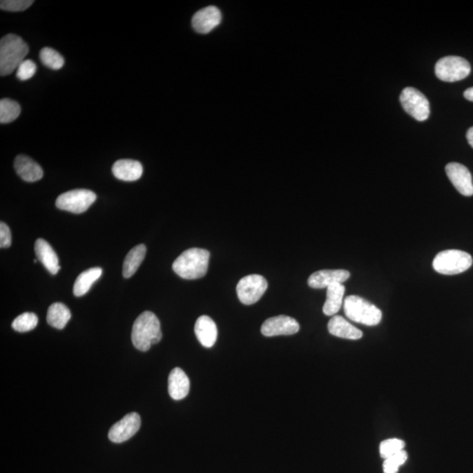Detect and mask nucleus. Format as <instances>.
I'll use <instances>...</instances> for the list:
<instances>
[{
	"mask_svg": "<svg viewBox=\"0 0 473 473\" xmlns=\"http://www.w3.org/2000/svg\"><path fill=\"white\" fill-rule=\"evenodd\" d=\"M162 338L161 324L153 312H143L137 318L132 331V341L137 350L148 351L152 345L158 344Z\"/></svg>",
	"mask_w": 473,
	"mask_h": 473,
	"instance_id": "obj_1",
	"label": "nucleus"
},
{
	"mask_svg": "<svg viewBox=\"0 0 473 473\" xmlns=\"http://www.w3.org/2000/svg\"><path fill=\"white\" fill-rule=\"evenodd\" d=\"M210 253L201 248H191L184 251L173 263L176 275L185 280L203 278L209 267Z\"/></svg>",
	"mask_w": 473,
	"mask_h": 473,
	"instance_id": "obj_2",
	"label": "nucleus"
},
{
	"mask_svg": "<svg viewBox=\"0 0 473 473\" xmlns=\"http://www.w3.org/2000/svg\"><path fill=\"white\" fill-rule=\"evenodd\" d=\"M28 46L18 35L10 34L0 41V75L8 76L17 70L28 54Z\"/></svg>",
	"mask_w": 473,
	"mask_h": 473,
	"instance_id": "obj_3",
	"label": "nucleus"
},
{
	"mask_svg": "<svg viewBox=\"0 0 473 473\" xmlns=\"http://www.w3.org/2000/svg\"><path fill=\"white\" fill-rule=\"evenodd\" d=\"M345 315L350 320L367 326L380 324L383 312L373 303L358 296H347L345 300Z\"/></svg>",
	"mask_w": 473,
	"mask_h": 473,
	"instance_id": "obj_4",
	"label": "nucleus"
},
{
	"mask_svg": "<svg viewBox=\"0 0 473 473\" xmlns=\"http://www.w3.org/2000/svg\"><path fill=\"white\" fill-rule=\"evenodd\" d=\"M472 262V256L464 251L445 250L435 257L433 267L441 275L454 276L469 269Z\"/></svg>",
	"mask_w": 473,
	"mask_h": 473,
	"instance_id": "obj_5",
	"label": "nucleus"
},
{
	"mask_svg": "<svg viewBox=\"0 0 473 473\" xmlns=\"http://www.w3.org/2000/svg\"><path fill=\"white\" fill-rule=\"evenodd\" d=\"M435 73L438 79L453 83L467 77L471 73V65L465 58L451 55L437 61Z\"/></svg>",
	"mask_w": 473,
	"mask_h": 473,
	"instance_id": "obj_6",
	"label": "nucleus"
},
{
	"mask_svg": "<svg viewBox=\"0 0 473 473\" xmlns=\"http://www.w3.org/2000/svg\"><path fill=\"white\" fill-rule=\"evenodd\" d=\"M96 199L97 195L89 189H74L59 195L55 205L60 210L81 214L86 212Z\"/></svg>",
	"mask_w": 473,
	"mask_h": 473,
	"instance_id": "obj_7",
	"label": "nucleus"
},
{
	"mask_svg": "<svg viewBox=\"0 0 473 473\" xmlns=\"http://www.w3.org/2000/svg\"><path fill=\"white\" fill-rule=\"evenodd\" d=\"M400 100L404 110L417 122L428 119L430 113L429 100L420 90L407 87L401 93Z\"/></svg>",
	"mask_w": 473,
	"mask_h": 473,
	"instance_id": "obj_8",
	"label": "nucleus"
},
{
	"mask_svg": "<svg viewBox=\"0 0 473 473\" xmlns=\"http://www.w3.org/2000/svg\"><path fill=\"white\" fill-rule=\"evenodd\" d=\"M267 280L260 275H250L241 279L237 285L238 298L244 305H252L262 298L267 289Z\"/></svg>",
	"mask_w": 473,
	"mask_h": 473,
	"instance_id": "obj_9",
	"label": "nucleus"
},
{
	"mask_svg": "<svg viewBox=\"0 0 473 473\" xmlns=\"http://www.w3.org/2000/svg\"><path fill=\"white\" fill-rule=\"evenodd\" d=\"M142 425V419L135 412L127 414L119 422L114 424L108 433L110 441L122 443L131 438L139 432Z\"/></svg>",
	"mask_w": 473,
	"mask_h": 473,
	"instance_id": "obj_10",
	"label": "nucleus"
},
{
	"mask_svg": "<svg viewBox=\"0 0 473 473\" xmlns=\"http://www.w3.org/2000/svg\"><path fill=\"white\" fill-rule=\"evenodd\" d=\"M447 176L460 194L465 197L473 195L472 176L465 166L458 162H451L445 168Z\"/></svg>",
	"mask_w": 473,
	"mask_h": 473,
	"instance_id": "obj_11",
	"label": "nucleus"
},
{
	"mask_svg": "<svg viewBox=\"0 0 473 473\" xmlns=\"http://www.w3.org/2000/svg\"><path fill=\"white\" fill-rule=\"evenodd\" d=\"M300 325L296 319L288 316H278L267 319L262 326V334L266 337L288 336L298 334Z\"/></svg>",
	"mask_w": 473,
	"mask_h": 473,
	"instance_id": "obj_12",
	"label": "nucleus"
},
{
	"mask_svg": "<svg viewBox=\"0 0 473 473\" xmlns=\"http://www.w3.org/2000/svg\"><path fill=\"white\" fill-rule=\"evenodd\" d=\"M222 15L216 6H208L198 11L192 18V27L199 34H208L220 24Z\"/></svg>",
	"mask_w": 473,
	"mask_h": 473,
	"instance_id": "obj_13",
	"label": "nucleus"
},
{
	"mask_svg": "<svg viewBox=\"0 0 473 473\" xmlns=\"http://www.w3.org/2000/svg\"><path fill=\"white\" fill-rule=\"evenodd\" d=\"M350 276V273L344 269L320 270L309 276L308 284L312 289H327L334 284L347 282Z\"/></svg>",
	"mask_w": 473,
	"mask_h": 473,
	"instance_id": "obj_14",
	"label": "nucleus"
},
{
	"mask_svg": "<svg viewBox=\"0 0 473 473\" xmlns=\"http://www.w3.org/2000/svg\"><path fill=\"white\" fill-rule=\"evenodd\" d=\"M114 176L119 180L135 182L139 180L143 174L142 163L135 160H119L113 166Z\"/></svg>",
	"mask_w": 473,
	"mask_h": 473,
	"instance_id": "obj_15",
	"label": "nucleus"
},
{
	"mask_svg": "<svg viewBox=\"0 0 473 473\" xmlns=\"http://www.w3.org/2000/svg\"><path fill=\"white\" fill-rule=\"evenodd\" d=\"M15 168L19 177L25 182H35L44 177L41 166L28 156H17L15 161Z\"/></svg>",
	"mask_w": 473,
	"mask_h": 473,
	"instance_id": "obj_16",
	"label": "nucleus"
},
{
	"mask_svg": "<svg viewBox=\"0 0 473 473\" xmlns=\"http://www.w3.org/2000/svg\"><path fill=\"white\" fill-rule=\"evenodd\" d=\"M195 334L203 347L211 348L218 338L217 325L210 316H202L195 322Z\"/></svg>",
	"mask_w": 473,
	"mask_h": 473,
	"instance_id": "obj_17",
	"label": "nucleus"
},
{
	"mask_svg": "<svg viewBox=\"0 0 473 473\" xmlns=\"http://www.w3.org/2000/svg\"><path fill=\"white\" fill-rule=\"evenodd\" d=\"M191 383L181 368L176 367L171 371L168 376V394L175 400L184 399L189 392Z\"/></svg>",
	"mask_w": 473,
	"mask_h": 473,
	"instance_id": "obj_18",
	"label": "nucleus"
},
{
	"mask_svg": "<svg viewBox=\"0 0 473 473\" xmlns=\"http://www.w3.org/2000/svg\"><path fill=\"white\" fill-rule=\"evenodd\" d=\"M328 331L335 337L351 339V340H358L363 336L360 329L351 325L340 316H334V318L329 320Z\"/></svg>",
	"mask_w": 473,
	"mask_h": 473,
	"instance_id": "obj_19",
	"label": "nucleus"
},
{
	"mask_svg": "<svg viewBox=\"0 0 473 473\" xmlns=\"http://www.w3.org/2000/svg\"><path fill=\"white\" fill-rule=\"evenodd\" d=\"M35 250L39 262L44 264L52 275H57L61 267L59 266L57 254L50 244L44 240L39 239L35 242Z\"/></svg>",
	"mask_w": 473,
	"mask_h": 473,
	"instance_id": "obj_20",
	"label": "nucleus"
},
{
	"mask_svg": "<svg viewBox=\"0 0 473 473\" xmlns=\"http://www.w3.org/2000/svg\"><path fill=\"white\" fill-rule=\"evenodd\" d=\"M345 288L342 283L334 284L327 288L326 293V301L325 302L324 311L326 316H335L340 311L344 299Z\"/></svg>",
	"mask_w": 473,
	"mask_h": 473,
	"instance_id": "obj_21",
	"label": "nucleus"
},
{
	"mask_svg": "<svg viewBox=\"0 0 473 473\" xmlns=\"http://www.w3.org/2000/svg\"><path fill=\"white\" fill-rule=\"evenodd\" d=\"M146 253V247L143 244H138V246L130 250L123 264V276L125 278H131L135 275L139 266L142 265L143 260H144Z\"/></svg>",
	"mask_w": 473,
	"mask_h": 473,
	"instance_id": "obj_22",
	"label": "nucleus"
},
{
	"mask_svg": "<svg viewBox=\"0 0 473 473\" xmlns=\"http://www.w3.org/2000/svg\"><path fill=\"white\" fill-rule=\"evenodd\" d=\"M103 270L100 267H93L84 271L83 273L78 276L76 282L74 284L73 292L74 295L80 298L86 295L89 291L91 286L95 282H97L102 276Z\"/></svg>",
	"mask_w": 473,
	"mask_h": 473,
	"instance_id": "obj_23",
	"label": "nucleus"
},
{
	"mask_svg": "<svg viewBox=\"0 0 473 473\" xmlns=\"http://www.w3.org/2000/svg\"><path fill=\"white\" fill-rule=\"evenodd\" d=\"M71 318V313L64 303L55 302L48 308V324L55 329H63Z\"/></svg>",
	"mask_w": 473,
	"mask_h": 473,
	"instance_id": "obj_24",
	"label": "nucleus"
},
{
	"mask_svg": "<svg viewBox=\"0 0 473 473\" xmlns=\"http://www.w3.org/2000/svg\"><path fill=\"white\" fill-rule=\"evenodd\" d=\"M21 114V106L14 100L4 99L0 101V123L15 122Z\"/></svg>",
	"mask_w": 473,
	"mask_h": 473,
	"instance_id": "obj_25",
	"label": "nucleus"
},
{
	"mask_svg": "<svg viewBox=\"0 0 473 473\" xmlns=\"http://www.w3.org/2000/svg\"><path fill=\"white\" fill-rule=\"evenodd\" d=\"M41 63L51 70H57L64 67V58L51 48H42L40 53Z\"/></svg>",
	"mask_w": 473,
	"mask_h": 473,
	"instance_id": "obj_26",
	"label": "nucleus"
},
{
	"mask_svg": "<svg viewBox=\"0 0 473 473\" xmlns=\"http://www.w3.org/2000/svg\"><path fill=\"white\" fill-rule=\"evenodd\" d=\"M38 322L37 315L34 313L26 312L16 318L12 326L16 331L28 332L37 327Z\"/></svg>",
	"mask_w": 473,
	"mask_h": 473,
	"instance_id": "obj_27",
	"label": "nucleus"
},
{
	"mask_svg": "<svg viewBox=\"0 0 473 473\" xmlns=\"http://www.w3.org/2000/svg\"><path fill=\"white\" fill-rule=\"evenodd\" d=\"M405 443L403 440L391 438L384 440L380 445V454L381 458L387 459L396 453L403 451L405 448Z\"/></svg>",
	"mask_w": 473,
	"mask_h": 473,
	"instance_id": "obj_28",
	"label": "nucleus"
},
{
	"mask_svg": "<svg viewBox=\"0 0 473 473\" xmlns=\"http://www.w3.org/2000/svg\"><path fill=\"white\" fill-rule=\"evenodd\" d=\"M407 459V453L404 451L396 453L390 458L384 459V473H397L401 465L405 464Z\"/></svg>",
	"mask_w": 473,
	"mask_h": 473,
	"instance_id": "obj_29",
	"label": "nucleus"
},
{
	"mask_svg": "<svg viewBox=\"0 0 473 473\" xmlns=\"http://www.w3.org/2000/svg\"><path fill=\"white\" fill-rule=\"evenodd\" d=\"M32 4V0H2L0 2V8L8 12H23Z\"/></svg>",
	"mask_w": 473,
	"mask_h": 473,
	"instance_id": "obj_30",
	"label": "nucleus"
},
{
	"mask_svg": "<svg viewBox=\"0 0 473 473\" xmlns=\"http://www.w3.org/2000/svg\"><path fill=\"white\" fill-rule=\"evenodd\" d=\"M37 70V64L34 61L32 60H25L18 67L16 77H17L19 80L27 81L35 76Z\"/></svg>",
	"mask_w": 473,
	"mask_h": 473,
	"instance_id": "obj_31",
	"label": "nucleus"
},
{
	"mask_svg": "<svg viewBox=\"0 0 473 473\" xmlns=\"http://www.w3.org/2000/svg\"><path fill=\"white\" fill-rule=\"evenodd\" d=\"M12 244L11 231L8 224L1 222L0 223V247L8 248Z\"/></svg>",
	"mask_w": 473,
	"mask_h": 473,
	"instance_id": "obj_32",
	"label": "nucleus"
},
{
	"mask_svg": "<svg viewBox=\"0 0 473 473\" xmlns=\"http://www.w3.org/2000/svg\"><path fill=\"white\" fill-rule=\"evenodd\" d=\"M466 138H467L470 146L473 148V126L469 128L466 133Z\"/></svg>",
	"mask_w": 473,
	"mask_h": 473,
	"instance_id": "obj_33",
	"label": "nucleus"
},
{
	"mask_svg": "<svg viewBox=\"0 0 473 473\" xmlns=\"http://www.w3.org/2000/svg\"><path fill=\"white\" fill-rule=\"evenodd\" d=\"M464 97L466 99L471 101V102H473V87L469 88V89L465 91Z\"/></svg>",
	"mask_w": 473,
	"mask_h": 473,
	"instance_id": "obj_34",
	"label": "nucleus"
}]
</instances>
